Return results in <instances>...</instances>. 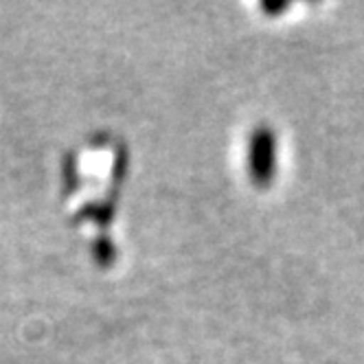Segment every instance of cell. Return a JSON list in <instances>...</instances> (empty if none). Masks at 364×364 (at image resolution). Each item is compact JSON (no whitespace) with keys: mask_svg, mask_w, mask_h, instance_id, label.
Segmentation results:
<instances>
[{"mask_svg":"<svg viewBox=\"0 0 364 364\" xmlns=\"http://www.w3.org/2000/svg\"><path fill=\"white\" fill-rule=\"evenodd\" d=\"M277 169V136L268 125H259L250 136L248 171L255 187L266 189L274 180Z\"/></svg>","mask_w":364,"mask_h":364,"instance_id":"obj_1","label":"cell"}]
</instances>
